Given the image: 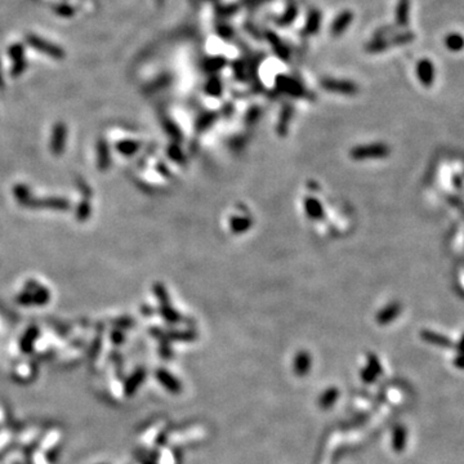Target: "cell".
I'll list each match as a JSON object with an SVG mask.
<instances>
[{"label":"cell","instance_id":"obj_1","mask_svg":"<svg viewBox=\"0 0 464 464\" xmlns=\"http://www.w3.org/2000/svg\"><path fill=\"white\" fill-rule=\"evenodd\" d=\"M388 147L383 143H374L368 146H359L351 151V158L355 160H366V159H379L387 156Z\"/></svg>","mask_w":464,"mask_h":464},{"label":"cell","instance_id":"obj_2","mask_svg":"<svg viewBox=\"0 0 464 464\" xmlns=\"http://www.w3.org/2000/svg\"><path fill=\"white\" fill-rule=\"evenodd\" d=\"M156 377H158L159 382H160L161 384H163L164 387L168 389V391L173 392V393H179V392H181V389H182L181 383L175 379L172 374L168 373L167 370H163V369H160V370L156 373Z\"/></svg>","mask_w":464,"mask_h":464},{"label":"cell","instance_id":"obj_3","mask_svg":"<svg viewBox=\"0 0 464 464\" xmlns=\"http://www.w3.org/2000/svg\"><path fill=\"white\" fill-rule=\"evenodd\" d=\"M408 441V432L404 426H396L392 433V447L394 451L400 452L405 449Z\"/></svg>","mask_w":464,"mask_h":464},{"label":"cell","instance_id":"obj_4","mask_svg":"<svg viewBox=\"0 0 464 464\" xmlns=\"http://www.w3.org/2000/svg\"><path fill=\"white\" fill-rule=\"evenodd\" d=\"M399 313H400V306L397 303H391L387 307H384V308L378 313L377 321L382 325L389 324V322L393 321L394 318L399 316Z\"/></svg>","mask_w":464,"mask_h":464},{"label":"cell","instance_id":"obj_5","mask_svg":"<svg viewBox=\"0 0 464 464\" xmlns=\"http://www.w3.org/2000/svg\"><path fill=\"white\" fill-rule=\"evenodd\" d=\"M311 369V356L307 352L298 353L294 360V371L297 375H306Z\"/></svg>","mask_w":464,"mask_h":464},{"label":"cell","instance_id":"obj_6","mask_svg":"<svg viewBox=\"0 0 464 464\" xmlns=\"http://www.w3.org/2000/svg\"><path fill=\"white\" fill-rule=\"evenodd\" d=\"M422 338H423L427 343L438 346V347L447 348L452 346L451 341H450L447 337L441 336V334H438V333H433V332H428V330H426V332L422 333Z\"/></svg>","mask_w":464,"mask_h":464},{"label":"cell","instance_id":"obj_7","mask_svg":"<svg viewBox=\"0 0 464 464\" xmlns=\"http://www.w3.org/2000/svg\"><path fill=\"white\" fill-rule=\"evenodd\" d=\"M61 440V432L59 429H50L49 432H47L44 435V437L40 441V449L43 451H48L52 450L53 447L58 444V441Z\"/></svg>","mask_w":464,"mask_h":464},{"label":"cell","instance_id":"obj_8","mask_svg":"<svg viewBox=\"0 0 464 464\" xmlns=\"http://www.w3.org/2000/svg\"><path fill=\"white\" fill-rule=\"evenodd\" d=\"M304 209H306V213L312 219H320L322 214H324L321 204L316 198L312 197L307 198L306 202H304Z\"/></svg>","mask_w":464,"mask_h":464},{"label":"cell","instance_id":"obj_9","mask_svg":"<svg viewBox=\"0 0 464 464\" xmlns=\"http://www.w3.org/2000/svg\"><path fill=\"white\" fill-rule=\"evenodd\" d=\"M250 227V219L245 218V217H235L232 221H231V228L234 231L235 234H240V232H244L248 228Z\"/></svg>","mask_w":464,"mask_h":464},{"label":"cell","instance_id":"obj_10","mask_svg":"<svg viewBox=\"0 0 464 464\" xmlns=\"http://www.w3.org/2000/svg\"><path fill=\"white\" fill-rule=\"evenodd\" d=\"M337 397H338V391H337L336 388L327 389V391H325L324 393H322V396L320 397V405L324 409L330 408V406L334 405Z\"/></svg>","mask_w":464,"mask_h":464},{"label":"cell","instance_id":"obj_11","mask_svg":"<svg viewBox=\"0 0 464 464\" xmlns=\"http://www.w3.org/2000/svg\"><path fill=\"white\" fill-rule=\"evenodd\" d=\"M142 380H143V371H138V373H136L135 375H133V377H131L128 382H126L125 387H124V391H125L128 394L133 393V391L137 389V387L141 384Z\"/></svg>","mask_w":464,"mask_h":464},{"label":"cell","instance_id":"obj_12","mask_svg":"<svg viewBox=\"0 0 464 464\" xmlns=\"http://www.w3.org/2000/svg\"><path fill=\"white\" fill-rule=\"evenodd\" d=\"M324 85L327 88V89H332V91H337V92L342 91V92H346V93H348V92H351V93H352V92H353L352 85H351V84H345V83H343V84H341V83L329 82V83H325Z\"/></svg>","mask_w":464,"mask_h":464},{"label":"cell","instance_id":"obj_13","mask_svg":"<svg viewBox=\"0 0 464 464\" xmlns=\"http://www.w3.org/2000/svg\"><path fill=\"white\" fill-rule=\"evenodd\" d=\"M368 361H369V366L368 368H370L371 370L374 371V373L377 374V375H379V374H382V365H380L379 364V361H378V359L375 356H374V355H369L368 356Z\"/></svg>","mask_w":464,"mask_h":464},{"label":"cell","instance_id":"obj_14","mask_svg":"<svg viewBox=\"0 0 464 464\" xmlns=\"http://www.w3.org/2000/svg\"><path fill=\"white\" fill-rule=\"evenodd\" d=\"M31 371H32V369H30L29 366L21 365L20 368L17 369V371H16V375H17L18 379H21V380H26V379H30V375H31Z\"/></svg>","mask_w":464,"mask_h":464},{"label":"cell","instance_id":"obj_15","mask_svg":"<svg viewBox=\"0 0 464 464\" xmlns=\"http://www.w3.org/2000/svg\"><path fill=\"white\" fill-rule=\"evenodd\" d=\"M361 378L364 379L365 383H374L375 382V378H377V374L374 373L370 368H366L365 370L361 373Z\"/></svg>","mask_w":464,"mask_h":464},{"label":"cell","instance_id":"obj_16","mask_svg":"<svg viewBox=\"0 0 464 464\" xmlns=\"http://www.w3.org/2000/svg\"><path fill=\"white\" fill-rule=\"evenodd\" d=\"M32 461H34V464H49L47 459H45V456H44L43 452H34Z\"/></svg>","mask_w":464,"mask_h":464},{"label":"cell","instance_id":"obj_17","mask_svg":"<svg viewBox=\"0 0 464 464\" xmlns=\"http://www.w3.org/2000/svg\"><path fill=\"white\" fill-rule=\"evenodd\" d=\"M9 438H11V433H9L8 431H2V432H0V450L8 444Z\"/></svg>","mask_w":464,"mask_h":464},{"label":"cell","instance_id":"obj_18","mask_svg":"<svg viewBox=\"0 0 464 464\" xmlns=\"http://www.w3.org/2000/svg\"><path fill=\"white\" fill-rule=\"evenodd\" d=\"M454 365H455V368L464 370V355L459 353L458 356L454 359Z\"/></svg>","mask_w":464,"mask_h":464},{"label":"cell","instance_id":"obj_19","mask_svg":"<svg viewBox=\"0 0 464 464\" xmlns=\"http://www.w3.org/2000/svg\"><path fill=\"white\" fill-rule=\"evenodd\" d=\"M458 352L461 353V355H464V336L461 337L460 341H459V343H458Z\"/></svg>","mask_w":464,"mask_h":464},{"label":"cell","instance_id":"obj_20","mask_svg":"<svg viewBox=\"0 0 464 464\" xmlns=\"http://www.w3.org/2000/svg\"><path fill=\"white\" fill-rule=\"evenodd\" d=\"M6 418V414H4V410L0 408V422H3V419Z\"/></svg>","mask_w":464,"mask_h":464}]
</instances>
